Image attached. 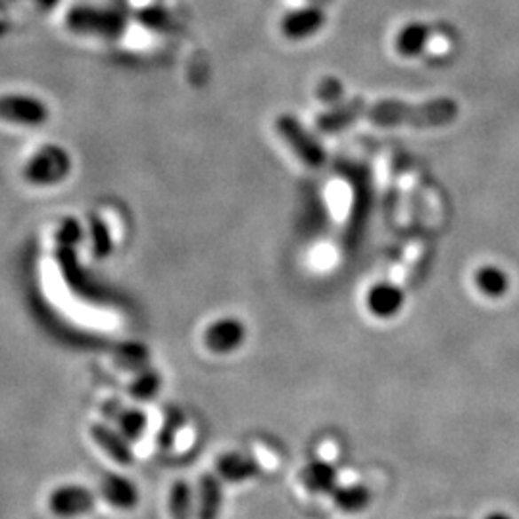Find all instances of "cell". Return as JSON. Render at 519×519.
Wrapping results in <instances>:
<instances>
[{"label": "cell", "instance_id": "1", "mask_svg": "<svg viewBox=\"0 0 519 519\" xmlns=\"http://www.w3.org/2000/svg\"><path fill=\"white\" fill-rule=\"evenodd\" d=\"M458 114L456 102L441 98L435 102L421 104V106H410V104L402 102H379L367 104L354 100L344 104L331 114L321 115L318 125L323 131H339L342 127L350 125L356 118H367L375 123L383 125H398V123H412V125H441L454 120Z\"/></svg>", "mask_w": 519, "mask_h": 519}, {"label": "cell", "instance_id": "2", "mask_svg": "<svg viewBox=\"0 0 519 519\" xmlns=\"http://www.w3.org/2000/svg\"><path fill=\"white\" fill-rule=\"evenodd\" d=\"M69 169H72V160L62 146L49 145L43 146L37 154H35L29 161L23 176L33 185H54L60 183L67 177Z\"/></svg>", "mask_w": 519, "mask_h": 519}, {"label": "cell", "instance_id": "3", "mask_svg": "<svg viewBox=\"0 0 519 519\" xmlns=\"http://www.w3.org/2000/svg\"><path fill=\"white\" fill-rule=\"evenodd\" d=\"M0 120L21 125H41L49 120L44 102L26 95L0 97Z\"/></svg>", "mask_w": 519, "mask_h": 519}, {"label": "cell", "instance_id": "4", "mask_svg": "<svg viewBox=\"0 0 519 519\" xmlns=\"http://www.w3.org/2000/svg\"><path fill=\"white\" fill-rule=\"evenodd\" d=\"M97 496L92 491L79 487V484H64L58 487L49 496V507L54 515L60 517H77L89 514L95 507Z\"/></svg>", "mask_w": 519, "mask_h": 519}, {"label": "cell", "instance_id": "5", "mask_svg": "<svg viewBox=\"0 0 519 519\" xmlns=\"http://www.w3.org/2000/svg\"><path fill=\"white\" fill-rule=\"evenodd\" d=\"M277 131H279V135H283L287 145L291 146L300 156V160L306 161L308 166L321 164L323 161L321 146L304 131L303 125L291 118V115H281V118L277 120Z\"/></svg>", "mask_w": 519, "mask_h": 519}, {"label": "cell", "instance_id": "6", "mask_svg": "<svg viewBox=\"0 0 519 519\" xmlns=\"http://www.w3.org/2000/svg\"><path fill=\"white\" fill-rule=\"evenodd\" d=\"M245 326L239 319L225 318L214 321L210 327L204 333V344L216 354H227L233 352L235 349L245 341Z\"/></svg>", "mask_w": 519, "mask_h": 519}, {"label": "cell", "instance_id": "7", "mask_svg": "<svg viewBox=\"0 0 519 519\" xmlns=\"http://www.w3.org/2000/svg\"><path fill=\"white\" fill-rule=\"evenodd\" d=\"M92 441H95L104 452H106L112 460L118 461L122 466H130L133 461V450L127 443V436L122 433H115L114 429H110L108 425H102V423H95L90 425L89 429Z\"/></svg>", "mask_w": 519, "mask_h": 519}, {"label": "cell", "instance_id": "8", "mask_svg": "<svg viewBox=\"0 0 519 519\" xmlns=\"http://www.w3.org/2000/svg\"><path fill=\"white\" fill-rule=\"evenodd\" d=\"M326 21L319 6H308L295 10L283 20V33L288 39H306L314 35Z\"/></svg>", "mask_w": 519, "mask_h": 519}, {"label": "cell", "instance_id": "9", "mask_svg": "<svg viewBox=\"0 0 519 519\" xmlns=\"http://www.w3.org/2000/svg\"><path fill=\"white\" fill-rule=\"evenodd\" d=\"M102 496L120 510H131L138 504V489L122 476H106L102 481Z\"/></svg>", "mask_w": 519, "mask_h": 519}, {"label": "cell", "instance_id": "10", "mask_svg": "<svg viewBox=\"0 0 519 519\" xmlns=\"http://www.w3.org/2000/svg\"><path fill=\"white\" fill-rule=\"evenodd\" d=\"M367 306L375 316L387 318V316L395 314V311L402 306V295L397 287L381 283L369 291Z\"/></svg>", "mask_w": 519, "mask_h": 519}, {"label": "cell", "instance_id": "11", "mask_svg": "<svg viewBox=\"0 0 519 519\" xmlns=\"http://www.w3.org/2000/svg\"><path fill=\"white\" fill-rule=\"evenodd\" d=\"M222 510V487L214 476H202L199 489V517L217 519Z\"/></svg>", "mask_w": 519, "mask_h": 519}, {"label": "cell", "instance_id": "12", "mask_svg": "<svg viewBox=\"0 0 519 519\" xmlns=\"http://www.w3.org/2000/svg\"><path fill=\"white\" fill-rule=\"evenodd\" d=\"M427 39H429V28L423 23H410L398 33L397 49L404 56H415L423 51Z\"/></svg>", "mask_w": 519, "mask_h": 519}, {"label": "cell", "instance_id": "13", "mask_svg": "<svg viewBox=\"0 0 519 519\" xmlns=\"http://www.w3.org/2000/svg\"><path fill=\"white\" fill-rule=\"evenodd\" d=\"M72 26L79 31H97V33H115L120 29V21L110 14L92 12L89 18L87 10H79L72 16Z\"/></svg>", "mask_w": 519, "mask_h": 519}, {"label": "cell", "instance_id": "14", "mask_svg": "<svg viewBox=\"0 0 519 519\" xmlns=\"http://www.w3.org/2000/svg\"><path fill=\"white\" fill-rule=\"evenodd\" d=\"M169 514L173 519H191L193 492L185 481H177L169 489Z\"/></svg>", "mask_w": 519, "mask_h": 519}, {"label": "cell", "instance_id": "15", "mask_svg": "<svg viewBox=\"0 0 519 519\" xmlns=\"http://www.w3.org/2000/svg\"><path fill=\"white\" fill-rule=\"evenodd\" d=\"M217 471L227 481H240L252 476L254 468L248 460H242L237 454H227L217 460Z\"/></svg>", "mask_w": 519, "mask_h": 519}, {"label": "cell", "instance_id": "16", "mask_svg": "<svg viewBox=\"0 0 519 519\" xmlns=\"http://www.w3.org/2000/svg\"><path fill=\"white\" fill-rule=\"evenodd\" d=\"M115 420H118L122 433L127 438H138L146 427V415L138 410H118L115 408Z\"/></svg>", "mask_w": 519, "mask_h": 519}, {"label": "cell", "instance_id": "17", "mask_svg": "<svg viewBox=\"0 0 519 519\" xmlns=\"http://www.w3.org/2000/svg\"><path fill=\"white\" fill-rule=\"evenodd\" d=\"M90 240H92V254H95L97 258L108 256L114 248L110 231L106 225L100 222L98 217L90 219Z\"/></svg>", "mask_w": 519, "mask_h": 519}, {"label": "cell", "instance_id": "18", "mask_svg": "<svg viewBox=\"0 0 519 519\" xmlns=\"http://www.w3.org/2000/svg\"><path fill=\"white\" fill-rule=\"evenodd\" d=\"M477 285L481 287V291H484L487 295H500L506 291L507 281H506V275L500 270L484 268L477 273Z\"/></svg>", "mask_w": 519, "mask_h": 519}, {"label": "cell", "instance_id": "19", "mask_svg": "<svg viewBox=\"0 0 519 519\" xmlns=\"http://www.w3.org/2000/svg\"><path fill=\"white\" fill-rule=\"evenodd\" d=\"M158 389H160V375L154 372H145L133 381L130 392L138 400H146L150 397H154Z\"/></svg>", "mask_w": 519, "mask_h": 519}, {"label": "cell", "instance_id": "20", "mask_svg": "<svg viewBox=\"0 0 519 519\" xmlns=\"http://www.w3.org/2000/svg\"><path fill=\"white\" fill-rule=\"evenodd\" d=\"M83 229L75 222L74 217H67L66 222L58 229V242H60L62 248H72L75 242L81 239Z\"/></svg>", "mask_w": 519, "mask_h": 519}, {"label": "cell", "instance_id": "21", "mask_svg": "<svg viewBox=\"0 0 519 519\" xmlns=\"http://www.w3.org/2000/svg\"><path fill=\"white\" fill-rule=\"evenodd\" d=\"M316 3H327V0H316Z\"/></svg>", "mask_w": 519, "mask_h": 519}]
</instances>
